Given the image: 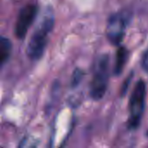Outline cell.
Wrapping results in <instances>:
<instances>
[{
	"label": "cell",
	"instance_id": "cell-1",
	"mask_svg": "<svg viewBox=\"0 0 148 148\" xmlns=\"http://www.w3.org/2000/svg\"><path fill=\"white\" fill-rule=\"evenodd\" d=\"M54 23V17L47 15L36 26L27 45V55L30 59L38 60L43 55Z\"/></svg>",
	"mask_w": 148,
	"mask_h": 148
},
{
	"label": "cell",
	"instance_id": "cell-2",
	"mask_svg": "<svg viewBox=\"0 0 148 148\" xmlns=\"http://www.w3.org/2000/svg\"><path fill=\"white\" fill-rule=\"evenodd\" d=\"M109 57L108 55L101 56L95 68L94 76L90 83V96L95 101L101 100L106 95L109 76Z\"/></svg>",
	"mask_w": 148,
	"mask_h": 148
},
{
	"label": "cell",
	"instance_id": "cell-3",
	"mask_svg": "<svg viewBox=\"0 0 148 148\" xmlns=\"http://www.w3.org/2000/svg\"><path fill=\"white\" fill-rule=\"evenodd\" d=\"M147 96V87L144 81L140 80L131 95L129 102V127L132 128H137L140 123L141 118L144 114Z\"/></svg>",
	"mask_w": 148,
	"mask_h": 148
},
{
	"label": "cell",
	"instance_id": "cell-4",
	"mask_svg": "<svg viewBox=\"0 0 148 148\" xmlns=\"http://www.w3.org/2000/svg\"><path fill=\"white\" fill-rule=\"evenodd\" d=\"M131 19L132 13L128 10L119 11L109 17L107 26V36L113 44L118 45L121 42Z\"/></svg>",
	"mask_w": 148,
	"mask_h": 148
},
{
	"label": "cell",
	"instance_id": "cell-5",
	"mask_svg": "<svg viewBox=\"0 0 148 148\" xmlns=\"http://www.w3.org/2000/svg\"><path fill=\"white\" fill-rule=\"evenodd\" d=\"M36 13L37 8L35 5H26L21 10L15 25V33L18 38H23L26 36L36 18Z\"/></svg>",
	"mask_w": 148,
	"mask_h": 148
},
{
	"label": "cell",
	"instance_id": "cell-6",
	"mask_svg": "<svg viewBox=\"0 0 148 148\" xmlns=\"http://www.w3.org/2000/svg\"><path fill=\"white\" fill-rule=\"evenodd\" d=\"M128 57V51L126 48L121 47L116 52V58H115V65L114 69V73L116 75H120L124 67L127 63Z\"/></svg>",
	"mask_w": 148,
	"mask_h": 148
},
{
	"label": "cell",
	"instance_id": "cell-7",
	"mask_svg": "<svg viewBox=\"0 0 148 148\" xmlns=\"http://www.w3.org/2000/svg\"><path fill=\"white\" fill-rule=\"evenodd\" d=\"M11 53V42L9 39L0 36V65L3 64Z\"/></svg>",
	"mask_w": 148,
	"mask_h": 148
},
{
	"label": "cell",
	"instance_id": "cell-8",
	"mask_svg": "<svg viewBox=\"0 0 148 148\" xmlns=\"http://www.w3.org/2000/svg\"><path fill=\"white\" fill-rule=\"evenodd\" d=\"M82 76H83V72L81 69H75V71L74 72L73 77H72V85L73 86L78 85V83L81 82Z\"/></svg>",
	"mask_w": 148,
	"mask_h": 148
},
{
	"label": "cell",
	"instance_id": "cell-9",
	"mask_svg": "<svg viewBox=\"0 0 148 148\" xmlns=\"http://www.w3.org/2000/svg\"><path fill=\"white\" fill-rule=\"evenodd\" d=\"M141 66L143 69L148 74V49L145 51L141 59Z\"/></svg>",
	"mask_w": 148,
	"mask_h": 148
}]
</instances>
